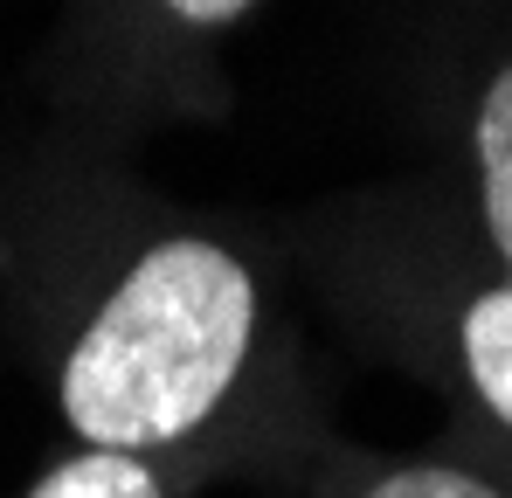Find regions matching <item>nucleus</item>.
Here are the masks:
<instances>
[{"label": "nucleus", "instance_id": "nucleus-6", "mask_svg": "<svg viewBox=\"0 0 512 498\" xmlns=\"http://www.w3.org/2000/svg\"><path fill=\"white\" fill-rule=\"evenodd\" d=\"M180 21H194V28H222V21H236L250 0H167Z\"/></svg>", "mask_w": 512, "mask_h": 498}, {"label": "nucleus", "instance_id": "nucleus-2", "mask_svg": "<svg viewBox=\"0 0 512 498\" xmlns=\"http://www.w3.org/2000/svg\"><path fill=\"white\" fill-rule=\"evenodd\" d=\"M478 173H485V222L492 243L512 263V63L478 104Z\"/></svg>", "mask_w": 512, "mask_h": 498}, {"label": "nucleus", "instance_id": "nucleus-4", "mask_svg": "<svg viewBox=\"0 0 512 498\" xmlns=\"http://www.w3.org/2000/svg\"><path fill=\"white\" fill-rule=\"evenodd\" d=\"M35 498H160V478L125 450H84L63 471H49Z\"/></svg>", "mask_w": 512, "mask_h": 498}, {"label": "nucleus", "instance_id": "nucleus-5", "mask_svg": "<svg viewBox=\"0 0 512 498\" xmlns=\"http://www.w3.org/2000/svg\"><path fill=\"white\" fill-rule=\"evenodd\" d=\"M367 498H499V492H492V485H478L471 471L423 464V471H395V478H381Z\"/></svg>", "mask_w": 512, "mask_h": 498}, {"label": "nucleus", "instance_id": "nucleus-3", "mask_svg": "<svg viewBox=\"0 0 512 498\" xmlns=\"http://www.w3.org/2000/svg\"><path fill=\"white\" fill-rule=\"evenodd\" d=\"M464 367L478 395L492 402V415H506L512 429V291H485L464 312Z\"/></svg>", "mask_w": 512, "mask_h": 498}, {"label": "nucleus", "instance_id": "nucleus-1", "mask_svg": "<svg viewBox=\"0 0 512 498\" xmlns=\"http://www.w3.org/2000/svg\"><path fill=\"white\" fill-rule=\"evenodd\" d=\"M250 270L215 243H160L132 263L63 367V415L90 450H153L215 409L250 353Z\"/></svg>", "mask_w": 512, "mask_h": 498}]
</instances>
